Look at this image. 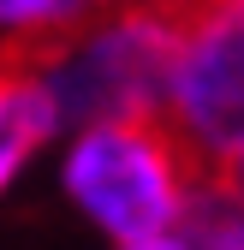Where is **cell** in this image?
<instances>
[{
    "label": "cell",
    "instance_id": "obj_1",
    "mask_svg": "<svg viewBox=\"0 0 244 250\" xmlns=\"http://www.w3.org/2000/svg\"><path fill=\"white\" fill-rule=\"evenodd\" d=\"M191 143L167 113H131L83 125L66 149V191L113 244L179 232L191 197Z\"/></svg>",
    "mask_w": 244,
    "mask_h": 250
},
{
    "label": "cell",
    "instance_id": "obj_2",
    "mask_svg": "<svg viewBox=\"0 0 244 250\" xmlns=\"http://www.w3.org/2000/svg\"><path fill=\"white\" fill-rule=\"evenodd\" d=\"M179 24L167 6L149 0H113V6L72 36L48 60V83L66 119L102 125V119H131V113H167V83L179 60Z\"/></svg>",
    "mask_w": 244,
    "mask_h": 250
},
{
    "label": "cell",
    "instance_id": "obj_3",
    "mask_svg": "<svg viewBox=\"0 0 244 250\" xmlns=\"http://www.w3.org/2000/svg\"><path fill=\"white\" fill-rule=\"evenodd\" d=\"M167 119L197 161L244 137V0H197L167 83Z\"/></svg>",
    "mask_w": 244,
    "mask_h": 250
},
{
    "label": "cell",
    "instance_id": "obj_4",
    "mask_svg": "<svg viewBox=\"0 0 244 250\" xmlns=\"http://www.w3.org/2000/svg\"><path fill=\"white\" fill-rule=\"evenodd\" d=\"M60 119H66V107H60L48 72L0 54V197L30 167V155L60 131Z\"/></svg>",
    "mask_w": 244,
    "mask_h": 250
},
{
    "label": "cell",
    "instance_id": "obj_5",
    "mask_svg": "<svg viewBox=\"0 0 244 250\" xmlns=\"http://www.w3.org/2000/svg\"><path fill=\"white\" fill-rule=\"evenodd\" d=\"M113 0H0V30H6V54L24 66H48L72 36H83Z\"/></svg>",
    "mask_w": 244,
    "mask_h": 250
},
{
    "label": "cell",
    "instance_id": "obj_6",
    "mask_svg": "<svg viewBox=\"0 0 244 250\" xmlns=\"http://www.w3.org/2000/svg\"><path fill=\"white\" fill-rule=\"evenodd\" d=\"M215 191H226L238 208H244V137L221 155V161H215Z\"/></svg>",
    "mask_w": 244,
    "mask_h": 250
},
{
    "label": "cell",
    "instance_id": "obj_7",
    "mask_svg": "<svg viewBox=\"0 0 244 250\" xmlns=\"http://www.w3.org/2000/svg\"><path fill=\"white\" fill-rule=\"evenodd\" d=\"M119 250H197L185 232H161V238H137V244H119Z\"/></svg>",
    "mask_w": 244,
    "mask_h": 250
},
{
    "label": "cell",
    "instance_id": "obj_8",
    "mask_svg": "<svg viewBox=\"0 0 244 250\" xmlns=\"http://www.w3.org/2000/svg\"><path fill=\"white\" fill-rule=\"evenodd\" d=\"M149 6H167V12H173V18H179V24H185V18H191V12H197V0H149Z\"/></svg>",
    "mask_w": 244,
    "mask_h": 250
}]
</instances>
